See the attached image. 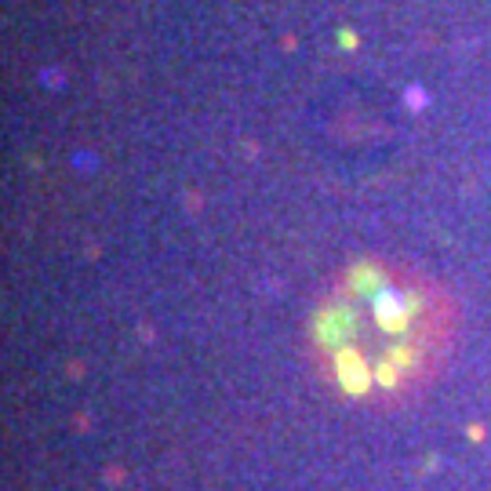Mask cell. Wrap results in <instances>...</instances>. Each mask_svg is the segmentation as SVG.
I'll return each mask as SVG.
<instances>
[{
	"label": "cell",
	"instance_id": "obj_1",
	"mask_svg": "<svg viewBox=\"0 0 491 491\" xmlns=\"http://www.w3.org/2000/svg\"><path fill=\"white\" fill-rule=\"evenodd\" d=\"M458 328V299L441 280L368 255L328 277L306 317V357L335 393L400 404L444 371Z\"/></svg>",
	"mask_w": 491,
	"mask_h": 491
}]
</instances>
